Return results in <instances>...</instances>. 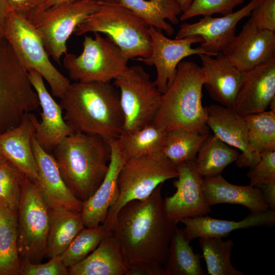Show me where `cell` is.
<instances>
[{"mask_svg":"<svg viewBox=\"0 0 275 275\" xmlns=\"http://www.w3.org/2000/svg\"><path fill=\"white\" fill-rule=\"evenodd\" d=\"M59 104L72 132L97 135L109 142L123 131L119 93L111 82L70 83Z\"/></svg>","mask_w":275,"mask_h":275,"instance_id":"2","label":"cell"},{"mask_svg":"<svg viewBox=\"0 0 275 275\" xmlns=\"http://www.w3.org/2000/svg\"><path fill=\"white\" fill-rule=\"evenodd\" d=\"M120 90L124 132L138 130L151 124L159 109L162 94L140 65L128 67L114 79Z\"/></svg>","mask_w":275,"mask_h":275,"instance_id":"11","label":"cell"},{"mask_svg":"<svg viewBox=\"0 0 275 275\" xmlns=\"http://www.w3.org/2000/svg\"><path fill=\"white\" fill-rule=\"evenodd\" d=\"M109 232L102 225L95 228H83L60 256L64 265L68 268L81 261Z\"/></svg>","mask_w":275,"mask_h":275,"instance_id":"36","label":"cell"},{"mask_svg":"<svg viewBox=\"0 0 275 275\" xmlns=\"http://www.w3.org/2000/svg\"><path fill=\"white\" fill-rule=\"evenodd\" d=\"M260 159L252 168L247 176L250 179V185L275 181V151L260 154Z\"/></svg>","mask_w":275,"mask_h":275,"instance_id":"40","label":"cell"},{"mask_svg":"<svg viewBox=\"0 0 275 275\" xmlns=\"http://www.w3.org/2000/svg\"><path fill=\"white\" fill-rule=\"evenodd\" d=\"M177 177L176 167L161 152L127 159L119 174L117 200L101 225L110 231L123 206L129 202L148 198L160 184Z\"/></svg>","mask_w":275,"mask_h":275,"instance_id":"6","label":"cell"},{"mask_svg":"<svg viewBox=\"0 0 275 275\" xmlns=\"http://www.w3.org/2000/svg\"><path fill=\"white\" fill-rule=\"evenodd\" d=\"M32 145L38 168V179L35 183L48 208L81 212L83 202L68 188L52 154L39 145L34 132L32 135Z\"/></svg>","mask_w":275,"mask_h":275,"instance_id":"17","label":"cell"},{"mask_svg":"<svg viewBox=\"0 0 275 275\" xmlns=\"http://www.w3.org/2000/svg\"><path fill=\"white\" fill-rule=\"evenodd\" d=\"M28 72L30 81L37 94L42 108L40 121L34 114H29L35 137L39 145L49 152L72 131L64 119L60 104L48 92L41 75L34 70Z\"/></svg>","mask_w":275,"mask_h":275,"instance_id":"18","label":"cell"},{"mask_svg":"<svg viewBox=\"0 0 275 275\" xmlns=\"http://www.w3.org/2000/svg\"><path fill=\"white\" fill-rule=\"evenodd\" d=\"M10 12L5 0H0V39L4 38Z\"/></svg>","mask_w":275,"mask_h":275,"instance_id":"45","label":"cell"},{"mask_svg":"<svg viewBox=\"0 0 275 275\" xmlns=\"http://www.w3.org/2000/svg\"><path fill=\"white\" fill-rule=\"evenodd\" d=\"M248 127V148L245 156L238 157L240 168L254 167L260 154L275 151V111L270 110L243 117Z\"/></svg>","mask_w":275,"mask_h":275,"instance_id":"26","label":"cell"},{"mask_svg":"<svg viewBox=\"0 0 275 275\" xmlns=\"http://www.w3.org/2000/svg\"><path fill=\"white\" fill-rule=\"evenodd\" d=\"M160 184L147 198L127 203L119 210L110 231L124 254L128 266L164 265L177 222L166 213Z\"/></svg>","mask_w":275,"mask_h":275,"instance_id":"1","label":"cell"},{"mask_svg":"<svg viewBox=\"0 0 275 275\" xmlns=\"http://www.w3.org/2000/svg\"><path fill=\"white\" fill-rule=\"evenodd\" d=\"M47 0H5L10 12L26 18L36 12Z\"/></svg>","mask_w":275,"mask_h":275,"instance_id":"42","label":"cell"},{"mask_svg":"<svg viewBox=\"0 0 275 275\" xmlns=\"http://www.w3.org/2000/svg\"><path fill=\"white\" fill-rule=\"evenodd\" d=\"M209 134V129L167 132L161 152L175 167L195 160L201 146Z\"/></svg>","mask_w":275,"mask_h":275,"instance_id":"32","label":"cell"},{"mask_svg":"<svg viewBox=\"0 0 275 275\" xmlns=\"http://www.w3.org/2000/svg\"><path fill=\"white\" fill-rule=\"evenodd\" d=\"M0 275H20L17 213L1 207Z\"/></svg>","mask_w":275,"mask_h":275,"instance_id":"33","label":"cell"},{"mask_svg":"<svg viewBox=\"0 0 275 275\" xmlns=\"http://www.w3.org/2000/svg\"><path fill=\"white\" fill-rule=\"evenodd\" d=\"M250 15L249 20L258 28L275 31V0H262Z\"/></svg>","mask_w":275,"mask_h":275,"instance_id":"41","label":"cell"},{"mask_svg":"<svg viewBox=\"0 0 275 275\" xmlns=\"http://www.w3.org/2000/svg\"><path fill=\"white\" fill-rule=\"evenodd\" d=\"M150 25L123 6L118 0H101L99 9L88 16L73 33L104 34L121 49L129 60L145 59L151 53Z\"/></svg>","mask_w":275,"mask_h":275,"instance_id":"5","label":"cell"},{"mask_svg":"<svg viewBox=\"0 0 275 275\" xmlns=\"http://www.w3.org/2000/svg\"><path fill=\"white\" fill-rule=\"evenodd\" d=\"M202 189L206 201L210 207L225 203L241 205L254 213L269 209L257 187L231 184L221 174L203 177Z\"/></svg>","mask_w":275,"mask_h":275,"instance_id":"24","label":"cell"},{"mask_svg":"<svg viewBox=\"0 0 275 275\" xmlns=\"http://www.w3.org/2000/svg\"><path fill=\"white\" fill-rule=\"evenodd\" d=\"M125 7L145 20L150 26L163 31L170 36L174 33L166 21L177 24L182 11L175 0H118Z\"/></svg>","mask_w":275,"mask_h":275,"instance_id":"29","label":"cell"},{"mask_svg":"<svg viewBox=\"0 0 275 275\" xmlns=\"http://www.w3.org/2000/svg\"><path fill=\"white\" fill-rule=\"evenodd\" d=\"M39 106L28 71L8 41L0 39V134L18 126Z\"/></svg>","mask_w":275,"mask_h":275,"instance_id":"7","label":"cell"},{"mask_svg":"<svg viewBox=\"0 0 275 275\" xmlns=\"http://www.w3.org/2000/svg\"><path fill=\"white\" fill-rule=\"evenodd\" d=\"M4 37L24 68L39 73L48 82L52 95L60 99L70 82L49 60L41 38L30 21L10 12Z\"/></svg>","mask_w":275,"mask_h":275,"instance_id":"9","label":"cell"},{"mask_svg":"<svg viewBox=\"0 0 275 275\" xmlns=\"http://www.w3.org/2000/svg\"><path fill=\"white\" fill-rule=\"evenodd\" d=\"M260 190L269 209H275V181L262 182L254 186Z\"/></svg>","mask_w":275,"mask_h":275,"instance_id":"44","label":"cell"},{"mask_svg":"<svg viewBox=\"0 0 275 275\" xmlns=\"http://www.w3.org/2000/svg\"><path fill=\"white\" fill-rule=\"evenodd\" d=\"M74 1L75 0H47L36 12L46 9L52 6Z\"/></svg>","mask_w":275,"mask_h":275,"instance_id":"46","label":"cell"},{"mask_svg":"<svg viewBox=\"0 0 275 275\" xmlns=\"http://www.w3.org/2000/svg\"><path fill=\"white\" fill-rule=\"evenodd\" d=\"M179 222L185 226L183 229L185 236L190 242L195 238L200 237H227L237 229L273 226L275 223V211L268 209L262 212H251L239 221L218 219L205 215L182 218Z\"/></svg>","mask_w":275,"mask_h":275,"instance_id":"22","label":"cell"},{"mask_svg":"<svg viewBox=\"0 0 275 275\" xmlns=\"http://www.w3.org/2000/svg\"><path fill=\"white\" fill-rule=\"evenodd\" d=\"M26 176L8 160L0 164V207L17 213Z\"/></svg>","mask_w":275,"mask_h":275,"instance_id":"37","label":"cell"},{"mask_svg":"<svg viewBox=\"0 0 275 275\" xmlns=\"http://www.w3.org/2000/svg\"><path fill=\"white\" fill-rule=\"evenodd\" d=\"M198 56L202 63L204 86L210 96L220 105L233 108L245 72L235 67L222 53Z\"/></svg>","mask_w":275,"mask_h":275,"instance_id":"21","label":"cell"},{"mask_svg":"<svg viewBox=\"0 0 275 275\" xmlns=\"http://www.w3.org/2000/svg\"><path fill=\"white\" fill-rule=\"evenodd\" d=\"M128 264L119 243L110 231L86 258L69 267V275H126Z\"/></svg>","mask_w":275,"mask_h":275,"instance_id":"25","label":"cell"},{"mask_svg":"<svg viewBox=\"0 0 275 275\" xmlns=\"http://www.w3.org/2000/svg\"><path fill=\"white\" fill-rule=\"evenodd\" d=\"M49 210L35 183L26 177L17 211V245L19 257L32 263L46 256Z\"/></svg>","mask_w":275,"mask_h":275,"instance_id":"12","label":"cell"},{"mask_svg":"<svg viewBox=\"0 0 275 275\" xmlns=\"http://www.w3.org/2000/svg\"><path fill=\"white\" fill-rule=\"evenodd\" d=\"M221 237L199 238L202 257L205 261L207 273L210 275H244L233 266L231 257L234 243L231 239Z\"/></svg>","mask_w":275,"mask_h":275,"instance_id":"35","label":"cell"},{"mask_svg":"<svg viewBox=\"0 0 275 275\" xmlns=\"http://www.w3.org/2000/svg\"><path fill=\"white\" fill-rule=\"evenodd\" d=\"M261 1L251 0L240 9L222 17L206 16L193 23H183L175 38L200 36L203 41L199 47L210 56H216L223 52L235 36L239 21L250 15L254 7Z\"/></svg>","mask_w":275,"mask_h":275,"instance_id":"15","label":"cell"},{"mask_svg":"<svg viewBox=\"0 0 275 275\" xmlns=\"http://www.w3.org/2000/svg\"><path fill=\"white\" fill-rule=\"evenodd\" d=\"M203 86L201 67L193 61H181L173 83L162 94L152 123L166 132L209 129L206 108L202 102Z\"/></svg>","mask_w":275,"mask_h":275,"instance_id":"4","label":"cell"},{"mask_svg":"<svg viewBox=\"0 0 275 275\" xmlns=\"http://www.w3.org/2000/svg\"><path fill=\"white\" fill-rule=\"evenodd\" d=\"M6 158L0 153V164L6 161Z\"/></svg>","mask_w":275,"mask_h":275,"instance_id":"48","label":"cell"},{"mask_svg":"<svg viewBox=\"0 0 275 275\" xmlns=\"http://www.w3.org/2000/svg\"><path fill=\"white\" fill-rule=\"evenodd\" d=\"M222 53L238 69L247 72L275 57L274 32L260 29L249 20Z\"/></svg>","mask_w":275,"mask_h":275,"instance_id":"16","label":"cell"},{"mask_svg":"<svg viewBox=\"0 0 275 275\" xmlns=\"http://www.w3.org/2000/svg\"><path fill=\"white\" fill-rule=\"evenodd\" d=\"M52 151L68 188L78 199L86 201L99 187L108 171L109 142L97 135L72 132Z\"/></svg>","mask_w":275,"mask_h":275,"instance_id":"3","label":"cell"},{"mask_svg":"<svg viewBox=\"0 0 275 275\" xmlns=\"http://www.w3.org/2000/svg\"><path fill=\"white\" fill-rule=\"evenodd\" d=\"M101 0H75L36 12L27 19L39 33L48 54L58 63L76 26L97 11Z\"/></svg>","mask_w":275,"mask_h":275,"instance_id":"10","label":"cell"},{"mask_svg":"<svg viewBox=\"0 0 275 275\" xmlns=\"http://www.w3.org/2000/svg\"><path fill=\"white\" fill-rule=\"evenodd\" d=\"M167 132L153 123L124 132L117 139L126 159L161 151Z\"/></svg>","mask_w":275,"mask_h":275,"instance_id":"34","label":"cell"},{"mask_svg":"<svg viewBox=\"0 0 275 275\" xmlns=\"http://www.w3.org/2000/svg\"><path fill=\"white\" fill-rule=\"evenodd\" d=\"M175 1L179 5L182 12L183 13L189 8L193 2V0H175Z\"/></svg>","mask_w":275,"mask_h":275,"instance_id":"47","label":"cell"},{"mask_svg":"<svg viewBox=\"0 0 275 275\" xmlns=\"http://www.w3.org/2000/svg\"><path fill=\"white\" fill-rule=\"evenodd\" d=\"M244 0H193L189 8L179 16V20L185 21L194 17L211 16L216 13L223 16L232 13L234 9L243 3Z\"/></svg>","mask_w":275,"mask_h":275,"instance_id":"38","label":"cell"},{"mask_svg":"<svg viewBox=\"0 0 275 275\" xmlns=\"http://www.w3.org/2000/svg\"><path fill=\"white\" fill-rule=\"evenodd\" d=\"M109 143L111 156L106 174L95 192L83 202L80 213L86 228H95L102 224L118 197V178L126 159L117 140Z\"/></svg>","mask_w":275,"mask_h":275,"instance_id":"20","label":"cell"},{"mask_svg":"<svg viewBox=\"0 0 275 275\" xmlns=\"http://www.w3.org/2000/svg\"><path fill=\"white\" fill-rule=\"evenodd\" d=\"M239 155L238 150L214 134H209L200 148L195 163L203 177L213 176L221 174L226 167L237 160Z\"/></svg>","mask_w":275,"mask_h":275,"instance_id":"31","label":"cell"},{"mask_svg":"<svg viewBox=\"0 0 275 275\" xmlns=\"http://www.w3.org/2000/svg\"><path fill=\"white\" fill-rule=\"evenodd\" d=\"M49 213L46 256L50 259L60 256L85 226L80 212L54 209Z\"/></svg>","mask_w":275,"mask_h":275,"instance_id":"28","label":"cell"},{"mask_svg":"<svg viewBox=\"0 0 275 275\" xmlns=\"http://www.w3.org/2000/svg\"><path fill=\"white\" fill-rule=\"evenodd\" d=\"M206 125L213 134L228 145L241 151L245 156L248 148V127L243 117L222 105L206 106Z\"/></svg>","mask_w":275,"mask_h":275,"instance_id":"27","label":"cell"},{"mask_svg":"<svg viewBox=\"0 0 275 275\" xmlns=\"http://www.w3.org/2000/svg\"><path fill=\"white\" fill-rule=\"evenodd\" d=\"M163 266L141 263L129 265L126 275H163Z\"/></svg>","mask_w":275,"mask_h":275,"instance_id":"43","label":"cell"},{"mask_svg":"<svg viewBox=\"0 0 275 275\" xmlns=\"http://www.w3.org/2000/svg\"><path fill=\"white\" fill-rule=\"evenodd\" d=\"M94 33L85 36L79 55L65 54L64 67L76 81L111 82L127 70L128 60L110 38Z\"/></svg>","mask_w":275,"mask_h":275,"instance_id":"8","label":"cell"},{"mask_svg":"<svg viewBox=\"0 0 275 275\" xmlns=\"http://www.w3.org/2000/svg\"><path fill=\"white\" fill-rule=\"evenodd\" d=\"M29 114L18 126L0 134V153L35 183L38 168L32 145L34 129Z\"/></svg>","mask_w":275,"mask_h":275,"instance_id":"23","label":"cell"},{"mask_svg":"<svg viewBox=\"0 0 275 275\" xmlns=\"http://www.w3.org/2000/svg\"><path fill=\"white\" fill-rule=\"evenodd\" d=\"M149 32L151 41L150 55L147 58L134 60L143 62L147 65L155 67L156 77L154 83L161 94L164 93L173 83L177 66L184 58L199 54L209 55L199 46L192 47L193 44L203 41L200 36L172 39L151 26H150Z\"/></svg>","mask_w":275,"mask_h":275,"instance_id":"13","label":"cell"},{"mask_svg":"<svg viewBox=\"0 0 275 275\" xmlns=\"http://www.w3.org/2000/svg\"><path fill=\"white\" fill-rule=\"evenodd\" d=\"M275 101V57L245 72L232 108L242 117L264 112Z\"/></svg>","mask_w":275,"mask_h":275,"instance_id":"19","label":"cell"},{"mask_svg":"<svg viewBox=\"0 0 275 275\" xmlns=\"http://www.w3.org/2000/svg\"><path fill=\"white\" fill-rule=\"evenodd\" d=\"M20 275H69V273L58 256L50 258L47 262L36 264L20 258Z\"/></svg>","mask_w":275,"mask_h":275,"instance_id":"39","label":"cell"},{"mask_svg":"<svg viewBox=\"0 0 275 275\" xmlns=\"http://www.w3.org/2000/svg\"><path fill=\"white\" fill-rule=\"evenodd\" d=\"M186 239L184 229L177 228L169 246L163 265V275H203L201 257L195 254Z\"/></svg>","mask_w":275,"mask_h":275,"instance_id":"30","label":"cell"},{"mask_svg":"<svg viewBox=\"0 0 275 275\" xmlns=\"http://www.w3.org/2000/svg\"><path fill=\"white\" fill-rule=\"evenodd\" d=\"M177 180L173 184L176 192L163 199L167 215L178 223L179 219L207 215L211 207L204 198L202 185L203 177L199 172L195 160L181 163L176 167Z\"/></svg>","mask_w":275,"mask_h":275,"instance_id":"14","label":"cell"}]
</instances>
